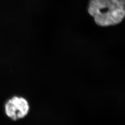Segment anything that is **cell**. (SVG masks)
Masks as SVG:
<instances>
[{
	"label": "cell",
	"instance_id": "cell-1",
	"mask_svg": "<svg viewBox=\"0 0 125 125\" xmlns=\"http://www.w3.org/2000/svg\"><path fill=\"white\" fill-rule=\"evenodd\" d=\"M88 11L97 25H116L125 17V0H90Z\"/></svg>",
	"mask_w": 125,
	"mask_h": 125
},
{
	"label": "cell",
	"instance_id": "cell-2",
	"mask_svg": "<svg viewBox=\"0 0 125 125\" xmlns=\"http://www.w3.org/2000/svg\"><path fill=\"white\" fill-rule=\"evenodd\" d=\"M30 105L26 99L15 96L7 101L5 105L7 116L13 121L25 118L28 114Z\"/></svg>",
	"mask_w": 125,
	"mask_h": 125
}]
</instances>
